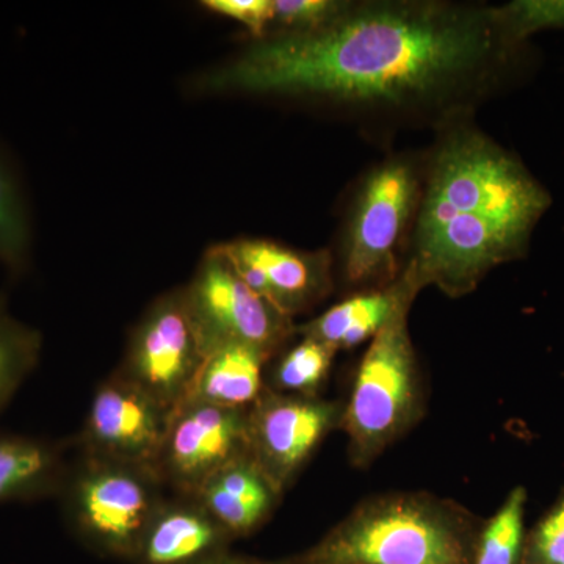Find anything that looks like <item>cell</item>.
I'll list each match as a JSON object with an SVG mask.
<instances>
[{"instance_id": "cell-17", "label": "cell", "mask_w": 564, "mask_h": 564, "mask_svg": "<svg viewBox=\"0 0 564 564\" xmlns=\"http://www.w3.org/2000/svg\"><path fill=\"white\" fill-rule=\"evenodd\" d=\"M66 470L61 444L0 434V503L58 496Z\"/></svg>"}, {"instance_id": "cell-1", "label": "cell", "mask_w": 564, "mask_h": 564, "mask_svg": "<svg viewBox=\"0 0 564 564\" xmlns=\"http://www.w3.org/2000/svg\"><path fill=\"white\" fill-rule=\"evenodd\" d=\"M521 40L507 7L350 3L317 31L256 41L202 85L210 91L413 107L473 87Z\"/></svg>"}, {"instance_id": "cell-20", "label": "cell", "mask_w": 564, "mask_h": 564, "mask_svg": "<svg viewBox=\"0 0 564 564\" xmlns=\"http://www.w3.org/2000/svg\"><path fill=\"white\" fill-rule=\"evenodd\" d=\"M41 334L10 313L0 296V413L40 361Z\"/></svg>"}, {"instance_id": "cell-14", "label": "cell", "mask_w": 564, "mask_h": 564, "mask_svg": "<svg viewBox=\"0 0 564 564\" xmlns=\"http://www.w3.org/2000/svg\"><path fill=\"white\" fill-rule=\"evenodd\" d=\"M282 494L248 455L212 475L193 497L236 540L265 524Z\"/></svg>"}, {"instance_id": "cell-8", "label": "cell", "mask_w": 564, "mask_h": 564, "mask_svg": "<svg viewBox=\"0 0 564 564\" xmlns=\"http://www.w3.org/2000/svg\"><path fill=\"white\" fill-rule=\"evenodd\" d=\"M204 359L182 288L159 296L148 307L117 372L173 411L191 391Z\"/></svg>"}, {"instance_id": "cell-7", "label": "cell", "mask_w": 564, "mask_h": 564, "mask_svg": "<svg viewBox=\"0 0 564 564\" xmlns=\"http://www.w3.org/2000/svg\"><path fill=\"white\" fill-rule=\"evenodd\" d=\"M413 163L392 159L369 174L352 210L344 247V272L352 285L395 281L400 243L422 198Z\"/></svg>"}, {"instance_id": "cell-5", "label": "cell", "mask_w": 564, "mask_h": 564, "mask_svg": "<svg viewBox=\"0 0 564 564\" xmlns=\"http://www.w3.org/2000/svg\"><path fill=\"white\" fill-rule=\"evenodd\" d=\"M155 470L80 454L68 464L61 492L73 532L102 555L135 558L141 540L163 500Z\"/></svg>"}, {"instance_id": "cell-25", "label": "cell", "mask_w": 564, "mask_h": 564, "mask_svg": "<svg viewBox=\"0 0 564 564\" xmlns=\"http://www.w3.org/2000/svg\"><path fill=\"white\" fill-rule=\"evenodd\" d=\"M507 10L521 39L540 29L564 25V0H527L511 3Z\"/></svg>"}, {"instance_id": "cell-4", "label": "cell", "mask_w": 564, "mask_h": 564, "mask_svg": "<svg viewBox=\"0 0 564 564\" xmlns=\"http://www.w3.org/2000/svg\"><path fill=\"white\" fill-rule=\"evenodd\" d=\"M419 293L414 281L370 340L352 381L350 399L344 403L339 430L347 436L348 458L358 469L372 466L421 421L425 411L421 367L408 326Z\"/></svg>"}, {"instance_id": "cell-13", "label": "cell", "mask_w": 564, "mask_h": 564, "mask_svg": "<svg viewBox=\"0 0 564 564\" xmlns=\"http://www.w3.org/2000/svg\"><path fill=\"white\" fill-rule=\"evenodd\" d=\"M234 538L193 496L166 497L151 519L137 564H204L228 552Z\"/></svg>"}, {"instance_id": "cell-21", "label": "cell", "mask_w": 564, "mask_h": 564, "mask_svg": "<svg viewBox=\"0 0 564 564\" xmlns=\"http://www.w3.org/2000/svg\"><path fill=\"white\" fill-rule=\"evenodd\" d=\"M32 250V228L20 185L0 158V263L11 272L28 265Z\"/></svg>"}, {"instance_id": "cell-24", "label": "cell", "mask_w": 564, "mask_h": 564, "mask_svg": "<svg viewBox=\"0 0 564 564\" xmlns=\"http://www.w3.org/2000/svg\"><path fill=\"white\" fill-rule=\"evenodd\" d=\"M203 6L214 13L240 22L256 40L265 39L272 28V0H206Z\"/></svg>"}, {"instance_id": "cell-3", "label": "cell", "mask_w": 564, "mask_h": 564, "mask_svg": "<svg viewBox=\"0 0 564 564\" xmlns=\"http://www.w3.org/2000/svg\"><path fill=\"white\" fill-rule=\"evenodd\" d=\"M484 522L463 505L426 491L364 499L300 564H474Z\"/></svg>"}, {"instance_id": "cell-18", "label": "cell", "mask_w": 564, "mask_h": 564, "mask_svg": "<svg viewBox=\"0 0 564 564\" xmlns=\"http://www.w3.org/2000/svg\"><path fill=\"white\" fill-rule=\"evenodd\" d=\"M337 352L332 345L302 336V340L274 356V364L265 373V388L288 395L322 397Z\"/></svg>"}, {"instance_id": "cell-15", "label": "cell", "mask_w": 564, "mask_h": 564, "mask_svg": "<svg viewBox=\"0 0 564 564\" xmlns=\"http://www.w3.org/2000/svg\"><path fill=\"white\" fill-rule=\"evenodd\" d=\"M413 282L411 274L403 270L391 284L350 296L334 304L313 321L296 326V334L322 340L337 351L370 343L389 321Z\"/></svg>"}, {"instance_id": "cell-26", "label": "cell", "mask_w": 564, "mask_h": 564, "mask_svg": "<svg viewBox=\"0 0 564 564\" xmlns=\"http://www.w3.org/2000/svg\"><path fill=\"white\" fill-rule=\"evenodd\" d=\"M204 564H300L296 560H291V562H261V560L247 558V556H239L229 554V552H225V554L215 556V558L209 560Z\"/></svg>"}, {"instance_id": "cell-2", "label": "cell", "mask_w": 564, "mask_h": 564, "mask_svg": "<svg viewBox=\"0 0 564 564\" xmlns=\"http://www.w3.org/2000/svg\"><path fill=\"white\" fill-rule=\"evenodd\" d=\"M549 204L543 185L484 133H451L426 174L404 270L421 291L467 295L524 252Z\"/></svg>"}, {"instance_id": "cell-19", "label": "cell", "mask_w": 564, "mask_h": 564, "mask_svg": "<svg viewBox=\"0 0 564 564\" xmlns=\"http://www.w3.org/2000/svg\"><path fill=\"white\" fill-rule=\"evenodd\" d=\"M529 494L516 486L491 519L484 522L474 564H522L525 545V508Z\"/></svg>"}, {"instance_id": "cell-12", "label": "cell", "mask_w": 564, "mask_h": 564, "mask_svg": "<svg viewBox=\"0 0 564 564\" xmlns=\"http://www.w3.org/2000/svg\"><path fill=\"white\" fill-rule=\"evenodd\" d=\"M252 291L293 318L321 303L333 288L328 251L293 250L270 240L218 245Z\"/></svg>"}, {"instance_id": "cell-22", "label": "cell", "mask_w": 564, "mask_h": 564, "mask_svg": "<svg viewBox=\"0 0 564 564\" xmlns=\"http://www.w3.org/2000/svg\"><path fill=\"white\" fill-rule=\"evenodd\" d=\"M272 28H278V33L317 31L336 20L350 6L334 0H272Z\"/></svg>"}, {"instance_id": "cell-11", "label": "cell", "mask_w": 564, "mask_h": 564, "mask_svg": "<svg viewBox=\"0 0 564 564\" xmlns=\"http://www.w3.org/2000/svg\"><path fill=\"white\" fill-rule=\"evenodd\" d=\"M170 415L172 411L147 392L111 373L93 393L77 437L80 454L155 470Z\"/></svg>"}, {"instance_id": "cell-16", "label": "cell", "mask_w": 564, "mask_h": 564, "mask_svg": "<svg viewBox=\"0 0 564 564\" xmlns=\"http://www.w3.org/2000/svg\"><path fill=\"white\" fill-rule=\"evenodd\" d=\"M272 356L242 344L225 345L206 356L184 402L248 410L265 391Z\"/></svg>"}, {"instance_id": "cell-10", "label": "cell", "mask_w": 564, "mask_h": 564, "mask_svg": "<svg viewBox=\"0 0 564 564\" xmlns=\"http://www.w3.org/2000/svg\"><path fill=\"white\" fill-rule=\"evenodd\" d=\"M248 455V410L185 402L170 415L155 473L173 494L195 496L212 475Z\"/></svg>"}, {"instance_id": "cell-6", "label": "cell", "mask_w": 564, "mask_h": 564, "mask_svg": "<svg viewBox=\"0 0 564 564\" xmlns=\"http://www.w3.org/2000/svg\"><path fill=\"white\" fill-rule=\"evenodd\" d=\"M184 295L204 356L242 344L274 358L296 334L293 318L245 284L218 245L204 254Z\"/></svg>"}, {"instance_id": "cell-23", "label": "cell", "mask_w": 564, "mask_h": 564, "mask_svg": "<svg viewBox=\"0 0 564 564\" xmlns=\"http://www.w3.org/2000/svg\"><path fill=\"white\" fill-rule=\"evenodd\" d=\"M522 564H564V489L527 533Z\"/></svg>"}, {"instance_id": "cell-9", "label": "cell", "mask_w": 564, "mask_h": 564, "mask_svg": "<svg viewBox=\"0 0 564 564\" xmlns=\"http://www.w3.org/2000/svg\"><path fill=\"white\" fill-rule=\"evenodd\" d=\"M344 403L288 395L265 388L248 408L250 456L284 492L323 441L340 429Z\"/></svg>"}]
</instances>
